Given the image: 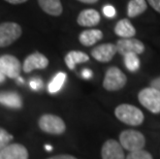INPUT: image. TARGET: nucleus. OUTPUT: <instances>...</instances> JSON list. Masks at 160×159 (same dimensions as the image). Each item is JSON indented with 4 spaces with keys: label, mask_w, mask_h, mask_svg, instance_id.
I'll list each match as a JSON object with an SVG mask.
<instances>
[{
    "label": "nucleus",
    "mask_w": 160,
    "mask_h": 159,
    "mask_svg": "<svg viewBox=\"0 0 160 159\" xmlns=\"http://www.w3.org/2000/svg\"><path fill=\"white\" fill-rule=\"evenodd\" d=\"M115 115L121 122L131 126H138L145 119L142 112L131 104H120L116 107Z\"/></svg>",
    "instance_id": "obj_1"
},
{
    "label": "nucleus",
    "mask_w": 160,
    "mask_h": 159,
    "mask_svg": "<svg viewBox=\"0 0 160 159\" xmlns=\"http://www.w3.org/2000/svg\"><path fill=\"white\" fill-rule=\"evenodd\" d=\"M17 80H18V82H19L20 84H23V83H24V80L22 79L21 77H17Z\"/></svg>",
    "instance_id": "obj_34"
},
{
    "label": "nucleus",
    "mask_w": 160,
    "mask_h": 159,
    "mask_svg": "<svg viewBox=\"0 0 160 159\" xmlns=\"http://www.w3.org/2000/svg\"><path fill=\"white\" fill-rule=\"evenodd\" d=\"M117 52L125 56L126 54H135L139 55L145 51V46L141 40L135 38H121L117 42L116 45Z\"/></svg>",
    "instance_id": "obj_8"
},
{
    "label": "nucleus",
    "mask_w": 160,
    "mask_h": 159,
    "mask_svg": "<svg viewBox=\"0 0 160 159\" xmlns=\"http://www.w3.org/2000/svg\"><path fill=\"white\" fill-rule=\"evenodd\" d=\"M22 34L21 26L13 22H5L0 24V48L12 45Z\"/></svg>",
    "instance_id": "obj_5"
},
{
    "label": "nucleus",
    "mask_w": 160,
    "mask_h": 159,
    "mask_svg": "<svg viewBox=\"0 0 160 159\" xmlns=\"http://www.w3.org/2000/svg\"><path fill=\"white\" fill-rule=\"evenodd\" d=\"M124 57V64L129 72H137L139 68V65H141V61H139L138 55L135 54H126Z\"/></svg>",
    "instance_id": "obj_21"
},
{
    "label": "nucleus",
    "mask_w": 160,
    "mask_h": 159,
    "mask_svg": "<svg viewBox=\"0 0 160 159\" xmlns=\"http://www.w3.org/2000/svg\"><path fill=\"white\" fill-rule=\"evenodd\" d=\"M120 145L122 148L130 152L142 150L146 145V138L139 131L127 129L122 131L120 134Z\"/></svg>",
    "instance_id": "obj_2"
},
{
    "label": "nucleus",
    "mask_w": 160,
    "mask_h": 159,
    "mask_svg": "<svg viewBox=\"0 0 160 159\" xmlns=\"http://www.w3.org/2000/svg\"><path fill=\"white\" fill-rule=\"evenodd\" d=\"M0 159H28V151L20 144H11L0 150Z\"/></svg>",
    "instance_id": "obj_12"
},
{
    "label": "nucleus",
    "mask_w": 160,
    "mask_h": 159,
    "mask_svg": "<svg viewBox=\"0 0 160 159\" xmlns=\"http://www.w3.org/2000/svg\"><path fill=\"white\" fill-rule=\"evenodd\" d=\"M48 159H77V158L70 156V155H57V156H53Z\"/></svg>",
    "instance_id": "obj_29"
},
{
    "label": "nucleus",
    "mask_w": 160,
    "mask_h": 159,
    "mask_svg": "<svg viewBox=\"0 0 160 159\" xmlns=\"http://www.w3.org/2000/svg\"><path fill=\"white\" fill-rule=\"evenodd\" d=\"M40 8L48 15L58 17L63 12V6L60 0H37Z\"/></svg>",
    "instance_id": "obj_15"
},
{
    "label": "nucleus",
    "mask_w": 160,
    "mask_h": 159,
    "mask_svg": "<svg viewBox=\"0 0 160 159\" xmlns=\"http://www.w3.org/2000/svg\"><path fill=\"white\" fill-rule=\"evenodd\" d=\"M92 76H93V72H92L91 70L88 69V68H85V69H83V72H82V77H83L84 79H86V80L91 79Z\"/></svg>",
    "instance_id": "obj_27"
},
{
    "label": "nucleus",
    "mask_w": 160,
    "mask_h": 159,
    "mask_svg": "<svg viewBox=\"0 0 160 159\" xmlns=\"http://www.w3.org/2000/svg\"><path fill=\"white\" fill-rule=\"evenodd\" d=\"M127 77L118 67H110L103 80V88L108 91L121 90L126 85Z\"/></svg>",
    "instance_id": "obj_4"
},
{
    "label": "nucleus",
    "mask_w": 160,
    "mask_h": 159,
    "mask_svg": "<svg viewBox=\"0 0 160 159\" xmlns=\"http://www.w3.org/2000/svg\"><path fill=\"white\" fill-rule=\"evenodd\" d=\"M150 87H152V88H154V89L160 91V77L153 80L151 82V86Z\"/></svg>",
    "instance_id": "obj_28"
},
{
    "label": "nucleus",
    "mask_w": 160,
    "mask_h": 159,
    "mask_svg": "<svg viewBox=\"0 0 160 159\" xmlns=\"http://www.w3.org/2000/svg\"><path fill=\"white\" fill-rule=\"evenodd\" d=\"M116 53H117V48L114 43H103V45L95 47L91 51L92 57L99 62L111 61Z\"/></svg>",
    "instance_id": "obj_11"
},
{
    "label": "nucleus",
    "mask_w": 160,
    "mask_h": 159,
    "mask_svg": "<svg viewBox=\"0 0 160 159\" xmlns=\"http://www.w3.org/2000/svg\"><path fill=\"white\" fill-rule=\"evenodd\" d=\"M4 80H5V77L3 76L1 72H0V83H3L4 82Z\"/></svg>",
    "instance_id": "obj_32"
},
{
    "label": "nucleus",
    "mask_w": 160,
    "mask_h": 159,
    "mask_svg": "<svg viewBox=\"0 0 160 159\" xmlns=\"http://www.w3.org/2000/svg\"><path fill=\"white\" fill-rule=\"evenodd\" d=\"M65 63L69 69H73L78 63L87 62L89 60V56L80 51H71L65 56Z\"/></svg>",
    "instance_id": "obj_18"
},
{
    "label": "nucleus",
    "mask_w": 160,
    "mask_h": 159,
    "mask_svg": "<svg viewBox=\"0 0 160 159\" xmlns=\"http://www.w3.org/2000/svg\"><path fill=\"white\" fill-rule=\"evenodd\" d=\"M65 81H66V73H64V72L57 73L56 76L52 79V81L50 82L49 86H48V90H49V92L52 93V94H55L57 92H59V91L62 89Z\"/></svg>",
    "instance_id": "obj_20"
},
{
    "label": "nucleus",
    "mask_w": 160,
    "mask_h": 159,
    "mask_svg": "<svg viewBox=\"0 0 160 159\" xmlns=\"http://www.w3.org/2000/svg\"><path fill=\"white\" fill-rule=\"evenodd\" d=\"M77 22L80 26L84 27L96 26L100 22V15L95 9H85L80 12Z\"/></svg>",
    "instance_id": "obj_13"
},
{
    "label": "nucleus",
    "mask_w": 160,
    "mask_h": 159,
    "mask_svg": "<svg viewBox=\"0 0 160 159\" xmlns=\"http://www.w3.org/2000/svg\"><path fill=\"white\" fill-rule=\"evenodd\" d=\"M40 129L52 134H61L65 130V124L60 117L54 115H43L38 121Z\"/></svg>",
    "instance_id": "obj_7"
},
{
    "label": "nucleus",
    "mask_w": 160,
    "mask_h": 159,
    "mask_svg": "<svg viewBox=\"0 0 160 159\" xmlns=\"http://www.w3.org/2000/svg\"><path fill=\"white\" fill-rule=\"evenodd\" d=\"M80 2H83V3H87V4H93V3H96L98 0H78Z\"/></svg>",
    "instance_id": "obj_31"
},
{
    "label": "nucleus",
    "mask_w": 160,
    "mask_h": 159,
    "mask_svg": "<svg viewBox=\"0 0 160 159\" xmlns=\"http://www.w3.org/2000/svg\"><path fill=\"white\" fill-rule=\"evenodd\" d=\"M12 140V135L9 134L8 131L0 128V150H2L3 148H5L8 143Z\"/></svg>",
    "instance_id": "obj_23"
},
{
    "label": "nucleus",
    "mask_w": 160,
    "mask_h": 159,
    "mask_svg": "<svg viewBox=\"0 0 160 159\" xmlns=\"http://www.w3.org/2000/svg\"><path fill=\"white\" fill-rule=\"evenodd\" d=\"M138 100L150 112L154 114L160 113V91L152 87L145 88L139 91Z\"/></svg>",
    "instance_id": "obj_3"
},
{
    "label": "nucleus",
    "mask_w": 160,
    "mask_h": 159,
    "mask_svg": "<svg viewBox=\"0 0 160 159\" xmlns=\"http://www.w3.org/2000/svg\"><path fill=\"white\" fill-rule=\"evenodd\" d=\"M103 34L100 30L98 29H89L85 30L80 34L79 39L80 42L85 47H90L93 46L94 43L99 42L100 39H102Z\"/></svg>",
    "instance_id": "obj_16"
},
{
    "label": "nucleus",
    "mask_w": 160,
    "mask_h": 159,
    "mask_svg": "<svg viewBox=\"0 0 160 159\" xmlns=\"http://www.w3.org/2000/svg\"><path fill=\"white\" fill-rule=\"evenodd\" d=\"M102 159H125L123 148L115 140H108L103 144L101 149Z\"/></svg>",
    "instance_id": "obj_10"
},
{
    "label": "nucleus",
    "mask_w": 160,
    "mask_h": 159,
    "mask_svg": "<svg viewBox=\"0 0 160 159\" xmlns=\"http://www.w3.org/2000/svg\"><path fill=\"white\" fill-rule=\"evenodd\" d=\"M45 149L47 151H52L53 150V147L52 146H50V145H46L45 146Z\"/></svg>",
    "instance_id": "obj_33"
},
{
    "label": "nucleus",
    "mask_w": 160,
    "mask_h": 159,
    "mask_svg": "<svg viewBox=\"0 0 160 159\" xmlns=\"http://www.w3.org/2000/svg\"><path fill=\"white\" fill-rule=\"evenodd\" d=\"M30 88H31L32 90L34 91H39L40 89H42L43 87V83L42 79H39V77H33V79L30 80Z\"/></svg>",
    "instance_id": "obj_24"
},
{
    "label": "nucleus",
    "mask_w": 160,
    "mask_h": 159,
    "mask_svg": "<svg viewBox=\"0 0 160 159\" xmlns=\"http://www.w3.org/2000/svg\"><path fill=\"white\" fill-rule=\"evenodd\" d=\"M126 159H153V157L148 151L138 150V151L130 152V153L127 155Z\"/></svg>",
    "instance_id": "obj_22"
},
{
    "label": "nucleus",
    "mask_w": 160,
    "mask_h": 159,
    "mask_svg": "<svg viewBox=\"0 0 160 159\" xmlns=\"http://www.w3.org/2000/svg\"><path fill=\"white\" fill-rule=\"evenodd\" d=\"M48 64H49V60H48L47 57L38 52H35L31 54V55H29L25 59L22 69L25 72L28 73V72H31L32 70H34V69L46 68L48 66Z\"/></svg>",
    "instance_id": "obj_9"
},
{
    "label": "nucleus",
    "mask_w": 160,
    "mask_h": 159,
    "mask_svg": "<svg viewBox=\"0 0 160 159\" xmlns=\"http://www.w3.org/2000/svg\"><path fill=\"white\" fill-rule=\"evenodd\" d=\"M22 65L18 58L12 55H3L0 57V72L5 77L17 79L20 77Z\"/></svg>",
    "instance_id": "obj_6"
},
{
    "label": "nucleus",
    "mask_w": 160,
    "mask_h": 159,
    "mask_svg": "<svg viewBox=\"0 0 160 159\" xmlns=\"http://www.w3.org/2000/svg\"><path fill=\"white\" fill-rule=\"evenodd\" d=\"M102 12H103V15L105 17H108V18H114L116 16V9L114 6H112V5H105L102 9Z\"/></svg>",
    "instance_id": "obj_25"
},
{
    "label": "nucleus",
    "mask_w": 160,
    "mask_h": 159,
    "mask_svg": "<svg viewBox=\"0 0 160 159\" xmlns=\"http://www.w3.org/2000/svg\"><path fill=\"white\" fill-rule=\"evenodd\" d=\"M147 9L146 0H130L127 5V15L130 18H135Z\"/></svg>",
    "instance_id": "obj_19"
},
{
    "label": "nucleus",
    "mask_w": 160,
    "mask_h": 159,
    "mask_svg": "<svg viewBox=\"0 0 160 159\" xmlns=\"http://www.w3.org/2000/svg\"><path fill=\"white\" fill-rule=\"evenodd\" d=\"M5 1L11 3V4H21V3L26 2L27 0H5Z\"/></svg>",
    "instance_id": "obj_30"
},
{
    "label": "nucleus",
    "mask_w": 160,
    "mask_h": 159,
    "mask_svg": "<svg viewBox=\"0 0 160 159\" xmlns=\"http://www.w3.org/2000/svg\"><path fill=\"white\" fill-rule=\"evenodd\" d=\"M115 33L122 38H132L137 31L128 19L120 20L115 26Z\"/></svg>",
    "instance_id": "obj_14"
},
{
    "label": "nucleus",
    "mask_w": 160,
    "mask_h": 159,
    "mask_svg": "<svg viewBox=\"0 0 160 159\" xmlns=\"http://www.w3.org/2000/svg\"><path fill=\"white\" fill-rule=\"evenodd\" d=\"M0 103L12 109H21L22 98L16 92H0Z\"/></svg>",
    "instance_id": "obj_17"
},
{
    "label": "nucleus",
    "mask_w": 160,
    "mask_h": 159,
    "mask_svg": "<svg viewBox=\"0 0 160 159\" xmlns=\"http://www.w3.org/2000/svg\"><path fill=\"white\" fill-rule=\"evenodd\" d=\"M148 2L156 12L160 13V0H148Z\"/></svg>",
    "instance_id": "obj_26"
}]
</instances>
